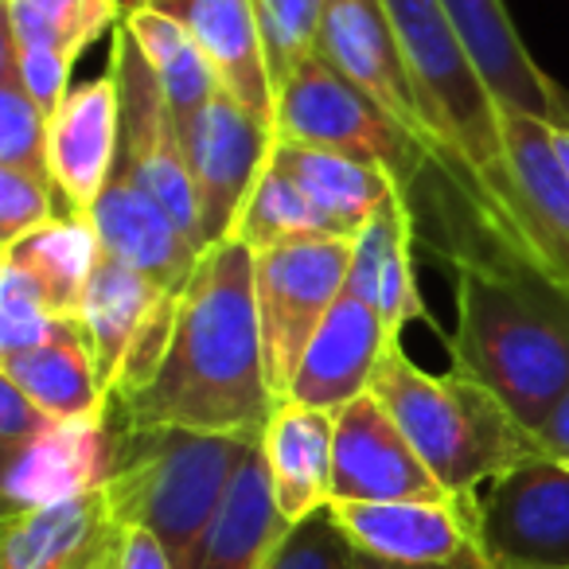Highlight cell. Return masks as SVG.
I'll return each instance as SVG.
<instances>
[{
  "label": "cell",
  "instance_id": "cell-46",
  "mask_svg": "<svg viewBox=\"0 0 569 569\" xmlns=\"http://www.w3.org/2000/svg\"><path fill=\"white\" fill-rule=\"evenodd\" d=\"M98 569H118V530H113V538H110V546H106L102 566H98Z\"/></svg>",
  "mask_w": 569,
  "mask_h": 569
},
{
  "label": "cell",
  "instance_id": "cell-37",
  "mask_svg": "<svg viewBox=\"0 0 569 569\" xmlns=\"http://www.w3.org/2000/svg\"><path fill=\"white\" fill-rule=\"evenodd\" d=\"M17 67H20V79H24V90L36 98V106H40L48 118H56L59 106L71 94L67 82H71L74 59L59 56V51H48V48H17Z\"/></svg>",
  "mask_w": 569,
  "mask_h": 569
},
{
  "label": "cell",
  "instance_id": "cell-4",
  "mask_svg": "<svg viewBox=\"0 0 569 569\" xmlns=\"http://www.w3.org/2000/svg\"><path fill=\"white\" fill-rule=\"evenodd\" d=\"M110 421V418H106ZM106 499L118 527H141L168 550L176 569H196L203 538L258 445L164 426H113Z\"/></svg>",
  "mask_w": 569,
  "mask_h": 569
},
{
  "label": "cell",
  "instance_id": "cell-9",
  "mask_svg": "<svg viewBox=\"0 0 569 569\" xmlns=\"http://www.w3.org/2000/svg\"><path fill=\"white\" fill-rule=\"evenodd\" d=\"M480 558L519 569H569V465L527 460L476 496Z\"/></svg>",
  "mask_w": 569,
  "mask_h": 569
},
{
  "label": "cell",
  "instance_id": "cell-36",
  "mask_svg": "<svg viewBox=\"0 0 569 569\" xmlns=\"http://www.w3.org/2000/svg\"><path fill=\"white\" fill-rule=\"evenodd\" d=\"M56 219V183L17 168H0V246H12Z\"/></svg>",
  "mask_w": 569,
  "mask_h": 569
},
{
  "label": "cell",
  "instance_id": "cell-42",
  "mask_svg": "<svg viewBox=\"0 0 569 569\" xmlns=\"http://www.w3.org/2000/svg\"><path fill=\"white\" fill-rule=\"evenodd\" d=\"M351 569H452V566H390V561H375V558H367V553H356Z\"/></svg>",
  "mask_w": 569,
  "mask_h": 569
},
{
  "label": "cell",
  "instance_id": "cell-30",
  "mask_svg": "<svg viewBox=\"0 0 569 569\" xmlns=\"http://www.w3.org/2000/svg\"><path fill=\"white\" fill-rule=\"evenodd\" d=\"M118 24V0H4V32L17 48H48L67 59H79Z\"/></svg>",
  "mask_w": 569,
  "mask_h": 569
},
{
  "label": "cell",
  "instance_id": "cell-25",
  "mask_svg": "<svg viewBox=\"0 0 569 569\" xmlns=\"http://www.w3.org/2000/svg\"><path fill=\"white\" fill-rule=\"evenodd\" d=\"M499 121H503L507 160H511L522 203L530 207L538 230L550 242L569 289V172L553 149V129L550 121L515 106H499Z\"/></svg>",
  "mask_w": 569,
  "mask_h": 569
},
{
  "label": "cell",
  "instance_id": "cell-16",
  "mask_svg": "<svg viewBox=\"0 0 569 569\" xmlns=\"http://www.w3.org/2000/svg\"><path fill=\"white\" fill-rule=\"evenodd\" d=\"M110 421L106 413L56 421L28 449L4 460V515L36 511L102 488L110 476Z\"/></svg>",
  "mask_w": 569,
  "mask_h": 569
},
{
  "label": "cell",
  "instance_id": "cell-32",
  "mask_svg": "<svg viewBox=\"0 0 569 569\" xmlns=\"http://www.w3.org/2000/svg\"><path fill=\"white\" fill-rule=\"evenodd\" d=\"M325 4L328 0H253L261 40H266L269 71H273V87H281L301 59L320 51Z\"/></svg>",
  "mask_w": 569,
  "mask_h": 569
},
{
  "label": "cell",
  "instance_id": "cell-34",
  "mask_svg": "<svg viewBox=\"0 0 569 569\" xmlns=\"http://www.w3.org/2000/svg\"><path fill=\"white\" fill-rule=\"evenodd\" d=\"M375 309H379L390 343H402V328L410 325V320L426 317V305H421V293H418V277H413V227H406L402 234L395 238L387 261H382Z\"/></svg>",
  "mask_w": 569,
  "mask_h": 569
},
{
  "label": "cell",
  "instance_id": "cell-14",
  "mask_svg": "<svg viewBox=\"0 0 569 569\" xmlns=\"http://www.w3.org/2000/svg\"><path fill=\"white\" fill-rule=\"evenodd\" d=\"M387 348L390 340L379 309L343 289V297L332 305L320 332L312 336L284 398L312 406V410L340 413L343 406H351L371 390V379Z\"/></svg>",
  "mask_w": 569,
  "mask_h": 569
},
{
  "label": "cell",
  "instance_id": "cell-3",
  "mask_svg": "<svg viewBox=\"0 0 569 569\" xmlns=\"http://www.w3.org/2000/svg\"><path fill=\"white\" fill-rule=\"evenodd\" d=\"M457 328L452 371L488 387L530 433L569 390V293L496 250L452 253Z\"/></svg>",
  "mask_w": 569,
  "mask_h": 569
},
{
  "label": "cell",
  "instance_id": "cell-17",
  "mask_svg": "<svg viewBox=\"0 0 569 569\" xmlns=\"http://www.w3.org/2000/svg\"><path fill=\"white\" fill-rule=\"evenodd\" d=\"M452 28L499 106H515L550 126H569V94L530 59L503 0H441Z\"/></svg>",
  "mask_w": 569,
  "mask_h": 569
},
{
  "label": "cell",
  "instance_id": "cell-44",
  "mask_svg": "<svg viewBox=\"0 0 569 569\" xmlns=\"http://www.w3.org/2000/svg\"><path fill=\"white\" fill-rule=\"evenodd\" d=\"M553 129V149H558L561 168L569 172V126H550Z\"/></svg>",
  "mask_w": 569,
  "mask_h": 569
},
{
  "label": "cell",
  "instance_id": "cell-12",
  "mask_svg": "<svg viewBox=\"0 0 569 569\" xmlns=\"http://www.w3.org/2000/svg\"><path fill=\"white\" fill-rule=\"evenodd\" d=\"M452 499L426 468L390 410L367 390L336 413L332 503H398Z\"/></svg>",
  "mask_w": 569,
  "mask_h": 569
},
{
  "label": "cell",
  "instance_id": "cell-23",
  "mask_svg": "<svg viewBox=\"0 0 569 569\" xmlns=\"http://www.w3.org/2000/svg\"><path fill=\"white\" fill-rule=\"evenodd\" d=\"M98 253H102V242H98L94 222L87 214H71V219H56L17 238L12 246H0V266L20 269L51 317L79 320Z\"/></svg>",
  "mask_w": 569,
  "mask_h": 569
},
{
  "label": "cell",
  "instance_id": "cell-26",
  "mask_svg": "<svg viewBox=\"0 0 569 569\" xmlns=\"http://www.w3.org/2000/svg\"><path fill=\"white\" fill-rule=\"evenodd\" d=\"M118 527L106 488L36 511L4 515L0 569H63L74 553Z\"/></svg>",
  "mask_w": 569,
  "mask_h": 569
},
{
  "label": "cell",
  "instance_id": "cell-13",
  "mask_svg": "<svg viewBox=\"0 0 569 569\" xmlns=\"http://www.w3.org/2000/svg\"><path fill=\"white\" fill-rule=\"evenodd\" d=\"M472 503L398 499V503H328V511L356 553L390 566H457L465 553L476 550Z\"/></svg>",
  "mask_w": 569,
  "mask_h": 569
},
{
  "label": "cell",
  "instance_id": "cell-40",
  "mask_svg": "<svg viewBox=\"0 0 569 569\" xmlns=\"http://www.w3.org/2000/svg\"><path fill=\"white\" fill-rule=\"evenodd\" d=\"M538 441H542L546 457L569 465V390L561 395V402L550 410V418L542 421V429H538Z\"/></svg>",
  "mask_w": 569,
  "mask_h": 569
},
{
  "label": "cell",
  "instance_id": "cell-41",
  "mask_svg": "<svg viewBox=\"0 0 569 569\" xmlns=\"http://www.w3.org/2000/svg\"><path fill=\"white\" fill-rule=\"evenodd\" d=\"M113 530H118V527H113ZM113 530H110V535H102V538H98V542H90L82 553H74V558L67 561L63 569H98V566H102V553H106V546H110Z\"/></svg>",
  "mask_w": 569,
  "mask_h": 569
},
{
  "label": "cell",
  "instance_id": "cell-7",
  "mask_svg": "<svg viewBox=\"0 0 569 569\" xmlns=\"http://www.w3.org/2000/svg\"><path fill=\"white\" fill-rule=\"evenodd\" d=\"M356 238H301L258 258V320L269 390L284 402L312 336L348 289Z\"/></svg>",
  "mask_w": 569,
  "mask_h": 569
},
{
  "label": "cell",
  "instance_id": "cell-45",
  "mask_svg": "<svg viewBox=\"0 0 569 569\" xmlns=\"http://www.w3.org/2000/svg\"><path fill=\"white\" fill-rule=\"evenodd\" d=\"M183 4H188V0H149V9L164 12V17H176V12H180Z\"/></svg>",
  "mask_w": 569,
  "mask_h": 569
},
{
  "label": "cell",
  "instance_id": "cell-11",
  "mask_svg": "<svg viewBox=\"0 0 569 569\" xmlns=\"http://www.w3.org/2000/svg\"><path fill=\"white\" fill-rule=\"evenodd\" d=\"M320 56L351 87L363 90L375 106H382L426 149V157L441 168V144H437L433 129H429L426 113H421L402 43H398L395 24H390V12L382 0H328L325 32H320Z\"/></svg>",
  "mask_w": 569,
  "mask_h": 569
},
{
  "label": "cell",
  "instance_id": "cell-2",
  "mask_svg": "<svg viewBox=\"0 0 569 569\" xmlns=\"http://www.w3.org/2000/svg\"><path fill=\"white\" fill-rule=\"evenodd\" d=\"M382 4L402 43L421 113L441 144L437 172L465 196L472 219L499 253L566 289V273L515 183L496 94L472 63L441 0H382Z\"/></svg>",
  "mask_w": 569,
  "mask_h": 569
},
{
  "label": "cell",
  "instance_id": "cell-33",
  "mask_svg": "<svg viewBox=\"0 0 569 569\" xmlns=\"http://www.w3.org/2000/svg\"><path fill=\"white\" fill-rule=\"evenodd\" d=\"M79 328L82 320L51 317L48 305L40 301V293L20 269L0 266V359L56 343Z\"/></svg>",
  "mask_w": 569,
  "mask_h": 569
},
{
  "label": "cell",
  "instance_id": "cell-15",
  "mask_svg": "<svg viewBox=\"0 0 569 569\" xmlns=\"http://www.w3.org/2000/svg\"><path fill=\"white\" fill-rule=\"evenodd\" d=\"M87 219L94 222L98 242L110 258L133 266L137 273L157 281L168 293H180L203 253L118 160H113L110 180Z\"/></svg>",
  "mask_w": 569,
  "mask_h": 569
},
{
  "label": "cell",
  "instance_id": "cell-28",
  "mask_svg": "<svg viewBox=\"0 0 569 569\" xmlns=\"http://www.w3.org/2000/svg\"><path fill=\"white\" fill-rule=\"evenodd\" d=\"M121 24L129 28L137 51H141L144 63L152 67L168 106H172L176 126H180V133H183V129L199 118V110H203L214 94H222L219 79H214V71L207 67L203 51H199V43L191 40V32L180 20L164 17V12H157V9L133 12V17H126Z\"/></svg>",
  "mask_w": 569,
  "mask_h": 569
},
{
  "label": "cell",
  "instance_id": "cell-18",
  "mask_svg": "<svg viewBox=\"0 0 569 569\" xmlns=\"http://www.w3.org/2000/svg\"><path fill=\"white\" fill-rule=\"evenodd\" d=\"M121 94L110 71L71 87L51 118V180L63 191L71 214H90L118 160Z\"/></svg>",
  "mask_w": 569,
  "mask_h": 569
},
{
  "label": "cell",
  "instance_id": "cell-6",
  "mask_svg": "<svg viewBox=\"0 0 569 569\" xmlns=\"http://www.w3.org/2000/svg\"><path fill=\"white\" fill-rule=\"evenodd\" d=\"M273 137L305 149L340 152L395 176L398 188H410L433 160L418 141L375 106L359 87H351L325 56H309L277 87Z\"/></svg>",
  "mask_w": 569,
  "mask_h": 569
},
{
  "label": "cell",
  "instance_id": "cell-39",
  "mask_svg": "<svg viewBox=\"0 0 569 569\" xmlns=\"http://www.w3.org/2000/svg\"><path fill=\"white\" fill-rule=\"evenodd\" d=\"M118 569H176V566L149 530L118 527Z\"/></svg>",
  "mask_w": 569,
  "mask_h": 569
},
{
  "label": "cell",
  "instance_id": "cell-5",
  "mask_svg": "<svg viewBox=\"0 0 569 569\" xmlns=\"http://www.w3.org/2000/svg\"><path fill=\"white\" fill-rule=\"evenodd\" d=\"M371 395L402 426L418 457L452 499L472 503L496 476L546 457L538 433H530L488 387L468 375H429L390 343Z\"/></svg>",
  "mask_w": 569,
  "mask_h": 569
},
{
  "label": "cell",
  "instance_id": "cell-29",
  "mask_svg": "<svg viewBox=\"0 0 569 569\" xmlns=\"http://www.w3.org/2000/svg\"><path fill=\"white\" fill-rule=\"evenodd\" d=\"M230 238L242 242L246 250L266 253L273 246L301 242V238H343V234L289 176H281L277 168H266L261 180L253 183L242 214L234 219Z\"/></svg>",
  "mask_w": 569,
  "mask_h": 569
},
{
  "label": "cell",
  "instance_id": "cell-43",
  "mask_svg": "<svg viewBox=\"0 0 569 569\" xmlns=\"http://www.w3.org/2000/svg\"><path fill=\"white\" fill-rule=\"evenodd\" d=\"M452 569H519V566H499V561L480 558V550H472V553H465Z\"/></svg>",
  "mask_w": 569,
  "mask_h": 569
},
{
  "label": "cell",
  "instance_id": "cell-27",
  "mask_svg": "<svg viewBox=\"0 0 569 569\" xmlns=\"http://www.w3.org/2000/svg\"><path fill=\"white\" fill-rule=\"evenodd\" d=\"M0 375L12 379L48 418L79 421L106 413V387L94 371L87 332H71L56 343L0 359Z\"/></svg>",
  "mask_w": 569,
  "mask_h": 569
},
{
  "label": "cell",
  "instance_id": "cell-38",
  "mask_svg": "<svg viewBox=\"0 0 569 569\" xmlns=\"http://www.w3.org/2000/svg\"><path fill=\"white\" fill-rule=\"evenodd\" d=\"M51 426H56V418H48L17 382L0 375V452H4V460L28 449Z\"/></svg>",
  "mask_w": 569,
  "mask_h": 569
},
{
  "label": "cell",
  "instance_id": "cell-47",
  "mask_svg": "<svg viewBox=\"0 0 569 569\" xmlns=\"http://www.w3.org/2000/svg\"><path fill=\"white\" fill-rule=\"evenodd\" d=\"M118 9H121V20H126V17H133V12L149 9V0H118Z\"/></svg>",
  "mask_w": 569,
  "mask_h": 569
},
{
  "label": "cell",
  "instance_id": "cell-19",
  "mask_svg": "<svg viewBox=\"0 0 569 569\" xmlns=\"http://www.w3.org/2000/svg\"><path fill=\"white\" fill-rule=\"evenodd\" d=\"M176 20L199 43L222 94L234 98L242 110H250L253 118L273 129L277 87L253 0H188L176 12Z\"/></svg>",
  "mask_w": 569,
  "mask_h": 569
},
{
  "label": "cell",
  "instance_id": "cell-20",
  "mask_svg": "<svg viewBox=\"0 0 569 569\" xmlns=\"http://www.w3.org/2000/svg\"><path fill=\"white\" fill-rule=\"evenodd\" d=\"M261 457L273 483L277 511L289 527L312 519L332 503V457L336 413L301 402H277L269 429L261 437Z\"/></svg>",
  "mask_w": 569,
  "mask_h": 569
},
{
  "label": "cell",
  "instance_id": "cell-35",
  "mask_svg": "<svg viewBox=\"0 0 569 569\" xmlns=\"http://www.w3.org/2000/svg\"><path fill=\"white\" fill-rule=\"evenodd\" d=\"M351 558H356V550L325 507L281 538L266 569H351Z\"/></svg>",
  "mask_w": 569,
  "mask_h": 569
},
{
  "label": "cell",
  "instance_id": "cell-10",
  "mask_svg": "<svg viewBox=\"0 0 569 569\" xmlns=\"http://www.w3.org/2000/svg\"><path fill=\"white\" fill-rule=\"evenodd\" d=\"M273 144V129L227 94H214L199 110V118L183 129V152H188L191 183H196L203 250L230 238L253 183L269 168Z\"/></svg>",
  "mask_w": 569,
  "mask_h": 569
},
{
  "label": "cell",
  "instance_id": "cell-21",
  "mask_svg": "<svg viewBox=\"0 0 569 569\" xmlns=\"http://www.w3.org/2000/svg\"><path fill=\"white\" fill-rule=\"evenodd\" d=\"M164 297L168 289H160L157 281L137 273L133 266L110 258L106 250L98 253V266L90 273L79 320H82V332H87L90 356H94V371L106 387V398H110V387L118 382L129 351L137 348L149 320L164 305Z\"/></svg>",
  "mask_w": 569,
  "mask_h": 569
},
{
  "label": "cell",
  "instance_id": "cell-8",
  "mask_svg": "<svg viewBox=\"0 0 569 569\" xmlns=\"http://www.w3.org/2000/svg\"><path fill=\"white\" fill-rule=\"evenodd\" d=\"M110 74L118 79V94H121L118 164L172 214L176 227L191 238V246L203 250L196 183H191L188 152H183V133L176 126L172 106H168L157 74L144 63L141 51H137L126 24L113 28Z\"/></svg>",
  "mask_w": 569,
  "mask_h": 569
},
{
  "label": "cell",
  "instance_id": "cell-1",
  "mask_svg": "<svg viewBox=\"0 0 569 569\" xmlns=\"http://www.w3.org/2000/svg\"><path fill=\"white\" fill-rule=\"evenodd\" d=\"M258 258L234 238L207 246L176 293L157 367L106 398L113 426H164L261 445L277 398L258 320Z\"/></svg>",
  "mask_w": 569,
  "mask_h": 569
},
{
  "label": "cell",
  "instance_id": "cell-22",
  "mask_svg": "<svg viewBox=\"0 0 569 569\" xmlns=\"http://www.w3.org/2000/svg\"><path fill=\"white\" fill-rule=\"evenodd\" d=\"M289 522L277 511L269 468L261 457V445L242 460L211 530L203 538L196 569H266L281 538L289 535Z\"/></svg>",
  "mask_w": 569,
  "mask_h": 569
},
{
  "label": "cell",
  "instance_id": "cell-31",
  "mask_svg": "<svg viewBox=\"0 0 569 569\" xmlns=\"http://www.w3.org/2000/svg\"><path fill=\"white\" fill-rule=\"evenodd\" d=\"M0 168H17L36 180H51V118L24 90L17 43L4 32L0 48Z\"/></svg>",
  "mask_w": 569,
  "mask_h": 569
},
{
  "label": "cell",
  "instance_id": "cell-24",
  "mask_svg": "<svg viewBox=\"0 0 569 569\" xmlns=\"http://www.w3.org/2000/svg\"><path fill=\"white\" fill-rule=\"evenodd\" d=\"M269 168L289 176L332 219V227L343 238H356L367 227V219L387 203L390 191L398 188L395 176L382 172V168L340 157V152L305 149V144H289V141L273 144Z\"/></svg>",
  "mask_w": 569,
  "mask_h": 569
}]
</instances>
